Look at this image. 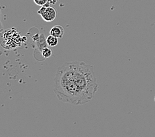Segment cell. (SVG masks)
I'll use <instances>...</instances> for the list:
<instances>
[{
  "mask_svg": "<svg viewBox=\"0 0 155 137\" xmlns=\"http://www.w3.org/2000/svg\"><path fill=\"white\" fill-rule=\"evenodd\" d=\"M98 89L93 67L84 62L65 63L57 70L54 92L60 101L84 104L93 98Z\"/></svg>",
  "mask_w": 155,
  "mask_h": 137,
  "instance_id": "1",
  "label": "cell"
},
{
  "mask_svg": "<svg viewBox=\"0 0 155 137\" xmlns=\"http://www.w3.org/2000/svg\"><path fill=\"white\" fill-rule=\"evenodd\" d=\"M38 13L46 22L53 21L57 16L56 9L54 7L47 5L42 6L41 8L38 10Z\"/></svg>",
  "mask_w": 155,
  "mask_h": 137,
  "instance_id": "2",
  "label": "cell"
},
{
  "mask_svg": "<svg viewBox=\"0 0 155 137\" xmlns=\"http://www.w3.org/2000/svg\"><path fill=\"white\" fill-rule=\"evenodd\" d=\"M65 33L64 28L61 25H55L51 28L50 34L52 36L57 37L58 38H62Z\"/></svg>",
  "mask_w": 155,
  "mask_h": 137,
  "instance_id": "3",
  "label": "cell"
},
{
  "mask_svg": "<svg viewBox=\"0 0 155 137\" xmlns=\"http://www.w3.org/2000/svg\"><path fill=\"white\" fill-rule=\"evenodd\" d=\"M46 41L48 46H49L50 47H55L58 44V38L57 37L50 34V36L47 37Z\"/></svg>",
  "mask_w": 155,
  "mask_h": 137,
  "instance_id": "4",
  "label": "cell"
},
{
  "mask_svg": "<svg viewBox=\"0 0 155 137\" xmlns=\"http://www.w3.org/2000/svg\"><path fill=\"white\" fill-rule=\"evenodd\" d=\"M42 55L44 58H48L50 57L51 55H52V51L48 47H44L42 50Z\"/></svg>",
  "mask_w": 155,
  "mask_h": 137,
  "instance_id": "5",
  "label": "cell"
},
{
  "mask_svg": "<svg viewBox=\"0 0 155 137\" xmlns=\"http://www.w3.org/2000/svg\"><path fill=\"white\" fill-rule=\"evenodd\" d=\"M49 0H34V2L38 6H44L48 3Z\"/></svg>",
  "mask_w": 155,
  "mask_h": 137,
  "instance_id": "6",
  "label": "cell"
},
{
  "mask_svg": "<svg viewBox=\"0 0 155 137\" xmlns=\"http://www.w3.org/2000/svg\"><path fill=\"white\" fill-rule=\"evenodd\" d=\"M58 0H49V2L50 3H53V4H54V3H56L57 2Z\"/></svg>",
  "mask_w": 155,
  "mask_h": 137,
  "instance_id": "7",
  "label": "cell"
}]
</instances>
